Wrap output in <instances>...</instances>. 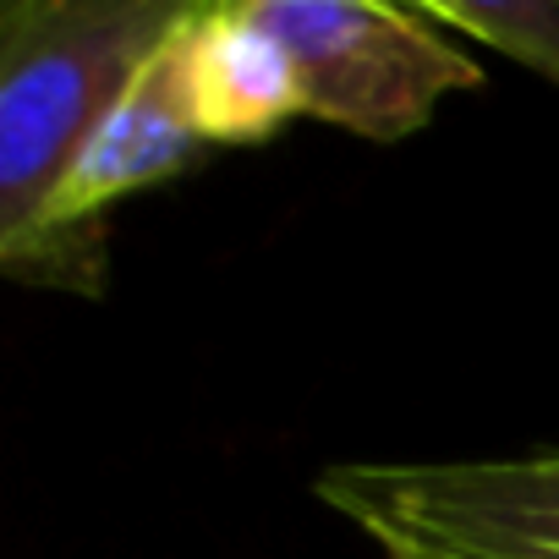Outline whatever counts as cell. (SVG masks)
Segmentation results:
<instances>
[{
  "instance_id": "277c9868",
  "label": "cell",
  "mask_w": 559,
  "mask_h": 559,
  "mask_svg": "<svg viewBox=\"0 0 559 559\" xmlns=\"http://www.w3.org/2000/svg\"><path fill=\"white\" fill-rule=\"evenodd\" d=\"M187 23L159 45V56L138 72V83L83 143V154L72 159L56 198L39 209L28 236L0 247V269L12 280L72 297H105V214L121 198L148 192L203 159L209 143L198 132L187 94Z\"/></svg>"
},
{
  "instance_id": "8992f818",
  "label": "cell",
  "mask_w": 559,
  "mask_h": 559,
  "mask_svg": "<svg viewBox=\"0 0 559 559\" xmlns=\"http://www.w3.org/2000/svg\"><path fill=\"white\" fill-rule=\"evenodd\" d=\"M455 39H477L559 88V0H423Z\"/></svg>"
},
{
  "instance_id": "5b68a950",
  "label": "cell",
  "mask_w": 559,
  "mask_h": 559,
  "mask_svg": "<svg viewBox=\"0 0 559 559\" xmlns=\"http://www.w3.org/2000/svg\"><path fill=\"white\" fill-rule=\"evenodd\" d=\"M187 94H192L203 143H219V148L269 143L292 116H302V83H297L292 50L252 17L247 0L192 12Z\"/></svg>"
},
{
  "instance_id": "7a4b0ae2",
  "label": "cell",
  "mask_w": 559,
  "mask_h": 559,
  "mask_svg": "<svg viewBox=\"0 0 559 559\" xmlns=\"http://www.w3.org/2000/svg\"><path fill=\"white\" fill-rule=\"evenodd\" d=\"M390 559H559V450L493 461H346L313 477Z\"/></svg>"
},
{
  "instance_id": "6da1fadb",
  "label": "cell",
  "mask_w": 559,
  "mask_h": 559,
  "mask_svg": "<svg viewBox=\"0 0 559 559\" xmlns=\"http://www.w3.org/2000/svg\"><path fill=\"white\" fill-rule=\"evenodd\" d=\"M187 17L181 0H12L0 12V247L28 236L83 143Z\"/></svg>"
},
{
  "instance_id": "3957f363",
  "label": "cell",
  "mask_w": 559,
  "mask_h": 559,
  "mask_svg": "<svg viewBox=\"0 0 559 559\" xmlns=\"http://www.w3.org/2000/svg\"><path fill=\"white\" fill-rule=\"evenodd\" d=\"M292 50L302 116L368 143H401L433 121L450 94L483 88V67L423 7L373 0H247Z\"/></svg>"
}]
</instances>
